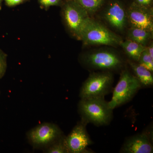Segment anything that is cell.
I'll list each match as a JSON object with an SVG mask.
<instances>
[{"label":"cell","instance_id":"cell-12","mask_svg":"<svg viewBox=\"0 0 153 153\" xmlns=\"http://www.w3.org/2000/svg\"><path fill=\"white\" fill-rule=\"evenodd\" d=\"M128 63L133 71L135 76L139 81L142 87H152L153 76L152 71H149L137 62L129 61Z\"/></svg>","mask_w":153,"mask_h":153},{"label":"cell","instance_id":"cell-19","mask_svg":"<svg viewBox=\"0 0 153 153\" xmlns=\"http://www.w3.org/2000/svg\"><path fill=\"white\" fill-rule=\"evenodd\" d=\"M61 0H39V3L41 7L45 9L48 8L51 6L59 5Z\"/></svg>","mask_w":153,"mask_h":153},{"label":"cell","instance_id":"cell-13","mask_svg":"<svg viewBox=\"0 0 153 153\" xmlns=\"http://www.w3.org/2000/svg\"><path fill=\"white\" fill-rule=\"evenodd\" d=\"M120 45L123 48L127 55L134 62H138L141 54L146 49L144 46L130 39L122 41Z\"/></svg>","mask_w":153,"mask_h":153},{"label":"cell","instance_id":"cell-4","mask_svg":"<svg viewBox=\"0 0 153 153\" xmlns=\"http://www.w3.org/2000/svg\"><path fill=\"white\" fill-rule=\"evenodd\" d=\"M63 16L69 32L80 40L82 31L91 19L87 11L74 0H69L63 6Z\"/></svg>","mask_w":153,"mask_h":153},{"label":"cell","instance_id":"cell-8","mask_svg":"<svg viewBox=\"0 0 153 153\" xmlns=\"http://www.w3.org/2000/svg\"><path fill=\"white\" fill-rule=\"evenodd\" d=\"M88 124L80 120L67 136L65 141L68 153H90L88 147L93 144L86 129Z\"/></svg>","mask_w":153,"mask_h":153},{"label":"cell","instance_id":"cell-3","mask_svg":"<svg viewBox=\"0 0 153 153\" xmlns=\"http://www.w3.org/2000/svg\"><path fill=\"white\" fill-rule=\"evenodd\" d=\"M113 82L112 72H93L82 83L79 90V97L80 99L105 98L112 90Z\"/></svg>","mask_w":153,"mask_h":153},{"label":"cell","instance_id":"cell-2","mask_svg":"<svg viewBox=\"0 0 153 153\" xmlns=\"http://www.w3.org/2000/svg\"><path fill=\"white\" fill-rule=\"evenodd\" d=\"M120 73L119 80L113 91L111 100L108 102L110 107L113 110L130 101L142 88L139 81L127 68H124Z\"/></svg>","mask_w":153,"mask_h":153},{"label":"cell","instance_id":"cell-14","mask_svg":"<svg viewBox=\"0 0 153 153\" xmlns=\"http://www.w3.org/2000/svg\"><path fill=\"white\" fill-rule=\"evenodd\" d=\"M152 33L140 28L132 27L128 31L130 40L144 46L152 38Z\"/></svg>","mask_w":153,"mask_h":153},{"label":"cell","instance_id":"cell-16","mask_svg":"<svg viewBox=\"0 0 153 153\" xmlns=\"http://www.w3.org/2000/svg\"><path fill=\"white\" fill-rule=\"evenodd\" d=\"M85 10L91 13L97 10L103 4L104 0H74Z\"/></svg>","mask_w":153,"mask_h":153},{"label":"cell","instance_id":"cell-10","mask_svg":"<svg viewBox=\"0 0 153 153\" xmlns=\"http://www.w3.org/2000/svg\"><path fill=\"white\" fill-rule=\"evenodd\" d=\"M148 131L134 135L126 140L120 152L123 153H152L153 147Z\"/></svg>","mask_w":153,"mask_h":153},{"label":"cell","instance_id":"cell-15","mask_svg":"<svg viewBox=\"0 0 153 153\" xmlns=\"http://www.w3.org/2000/svg\"><path fill=\"white\" fill-rule=\"evenodd\" d=\"M63 135L57 141L44 149V152L48 153H68Z\"/></svg>","mask_w":153,"mask_h":153},{"label":"cell","instance_id":"cell-6","mask_svg":"<svg viewBox=\"0 0 153 153\" xmlns=\"http://www.w3.org/2000/svg\"><path fill=\"white\" fill-rule=\"evenodd\" d=\"M80 40L86 45H120L121 39L103 25L91 19L82 31Z\"/></svg>","mask_w":153,"mask_h":153},{"label":"cell","instance_id":"cell-23","mask_svg":"<svg viewBox=\"0 0 153 153\" xmlns=\"http://www.w3.org/2000/svg\"><path fill=\"white\" fill-rule=\"evenodd\" d=\"M3 0H0V10H1L2 9V2Z\"/></svg>","mask_w":153,"mask_h":153},{"label":"cell","instance_id":"cell-20","mask_svg":"<svg viewBox=\"0 0 153 153\" xmlns=\"http://www.w3.org/2000/svg\"><path fill=\"white\" fill-rule=\"evenodd\" d=\"M6 4L9 7H14L20 4L26 0H4Z\"/></svg>","mask_w":153,"mask_h":153},{"label":"cell","instance_id":"cell-5","mask_svg":"<svg viewBox=\"0 0 153 153\" xmlns=\"http://www.w3.org/2000/svg\"><path fill=\"white\" fill-rule=\"evenodd\" d=\"M82 61L83 64L90 69L111 72L122 69L124 64L123 60L119 55L113 52L106 50L86 54L82 56Z\"/></svg>","mask_w":153,"mask_h":153},{"label":"cell","instance_id":"cell-7","mask_svg":"<svg viewBox=\"0 0 153 153\" xmlns=\"http://www.w3.org/2000/svg\"><path fill=\"white\" fill-rule=\"evenodd\" d=\"M63 135V131L58 126L49 123L37 126L27 134L29 142L34 148L44 149Z\"/></svg>","mask_w":153,"mask_h":153},{"label":"cell","instance_id":"cell-9","mask_svg":"<svg viewBox=\"0 0 153 153\" xmlns=\"http://www.w3.org/2000/svg\"><path fill=\"white\" fill-rule=\"evenodd\" d=\"M127 15L132 27L140 28L152 33V13L147 7L133 4L129 9Z\"/></svg>","mask_w":153,"mask_h":153},{"label":"cell","instance_id":"cell-22","mask_svg":"<svg viewBox=\"0 0 153 153\" xmlns=\"http://www.w3.org/2000/svg\"><path fill=\"white\" fill-rule=\"evenodd\" d=\"M146 50H147L148 52H149V54L151 56L152 58H153V44H151L150 46L147 48H146Z\"/></svg>","mask_w":153,"mask_h":153},{"label":"cell","instance_id":"cell-1","mask_svg":"<svg viewBox=\"0 0 153 153\" xmlns=\"http://www.w3.org/2000/svg\"><path fill=\"white\" fill-rule=\"evenodd\" d=\"M78 111L81 120L97 126L108 125L113 118V109L105 98L80 99Z\"/></svg>","mask_w":153,"mask_h":153},{"label":"cell","instance_id":"cell-21","mask_svg":"<svg viewBox=\"0 0 153 153\" xmlns=\"http://www.w3.org/2000/svg\"><path fill=\"white\" fill-rule=\"evenodd\" d=\"M152 0H137V4L139 5L147 7L150 5Z\"/></svg>","mask_w":153,"mask_h":153},{"label":"cell","instance_id":"cell-17","mask_svg":"<svg viewBox=\"0 0 153 153\" xmlns=\"http://www.w3.org/2000/svg\"><path fill=\"white\" fill-rule=\"evenodd\" d=\"M138 63L152 72L153 71V58L149 54L146 49L141 54Z\"/></svg>","mask_w":153,"mask_h":153},{"label":"cell","instance_id":"cell-11","mask_svg":"<svg viewBox=\"0 0 153 153\" xmlns=\"http://www.w3.org/2000/svg\"><path fill=\"white\" fill-rule=\"evenodd\" d=\"M105 18L111 26L122 30L125 27L126 16L122 5L118 2L111 3L105 13Z\"/></svg>","mask_w":153,"mask_h":153},{"label":"cell","instance_id":"cell-18","mask_svg":"<svg viewBox=\"0 0 153 153\" xmlns=\"http://www.w3.org/2000/svg\"><path fill=\"white\" fill-rule=\"evenodd\" d=\"M7 54L0 49V79L4 77L7 71Z\"/></svg>","mask_w":153,"mask_h":153}]
</instances>
